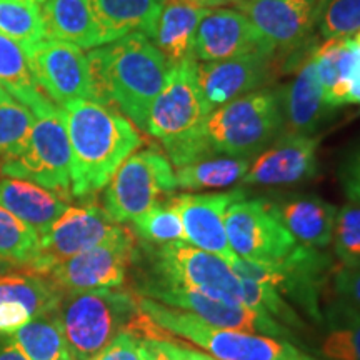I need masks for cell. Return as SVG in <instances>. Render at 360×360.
Returning a JSON list of instances; mask_svg holds the SVG:
<instances>
[{"mask_svg": "<svg viewBox=\"0 0 360 360\" xmlns=\"http://www.w3.org/2000/svg\"><path fill=\"white\" fill-rule=\"evenodd\" d=\"M105 187L103 210L115 224L132 222L177 191L175 170L159 148L129 155Z\"/></svg>", "mask_w": 360, "mask_h": 360, "instance_id": "9c48e42d", "label": "cell"}, {"mask_svg": "<svg viewBox=\"0 0 360 360\" xmlns=\"http://www.w3.org/2000/svg\"><path fill=\"white\" fill-rule=\"evenodd\" d=\"M7 337L29 360H62L70 357L64 328L56 310L39 315Z\"/></svg>", "mask_w": 360, "mask_h": 360, "instance_id": "1f68e13d", "label": "cell"}, {"mask_svg": "<svg viewBox=\"0 0 360 360\" xmlns=\"http://www.w3.org/2000/svg\"><path fill=\"white\" fill-rule=\"evenodd\" d=\"M0 84L25 105L34 117L47 114L53 109V102L45 94L34 77L29 56L15 40L0 32Z\"/></svg>", "mask_w": 360, "mask_h": 360, "instance_id": "83f0119b", "label": "cell"}, {"mask_svg": "<svg viewBox=\"0 0 360 360\" xmlns=\"http://www.w3.org/2000/svg\"><path fill=\"white\" fill-rule=\"evenodd\" d=\"M62 109L70 142L72 195L89 197L110 182L143 141L132 120L114 105L77 98Z\"/></svg>", "mask_w": 360, "mask_h": 360, "instance_id": "6da1fadb", "label": "cell"}, {"mask_svg": "<svg viewBox=\"0 0 360 360\" xmlns=\"http://www.w3.org/2000/svg\"><path fill=\"white\" fill-rule=\"evenodd\" d=\"M250 169L247 157L214 155L182 165L175 170V184L182 191L231 187L240 182Z\"/></svg>", "mask_w": 360, "mask_h": 360, "instance_id": "4dcf8cb0", "label": "cell"}, {"mask_svg": "<svg viewBox=\"0 0 360 360\" xmlns=\"http://www.w3.org/2000/svg\"><path fill=\"white\" fill-rule=\"evenodd\" d=\"M274 209L299 244L326 249L332 244L337 207L315 195H294L274 202Z\"/></svg>", "mask_w": 360, "mask_h": 360, "instance_id": "603a6c76", "label": "cell"}, {"mask_svg": "<svg viewBox=\"0 0 360 360\" xmlns=\"http://www.w3.org/2000/svg\"><path fill=\"white\" fill-rule=\"evenodd\" d=\"M139 295L154 299L170 307L187 310L215 327L233 328V330L277 337V339H294L289 328L270 317L267 312L250 309L242 304H227L199 294V292L157 285L152 282H148L142 289V294Z\"/></svg>", "mask_w": 360, "mask_h": 360, "instance_id": "5bb4252c", "label": "cell"}, {"mask_svg": "<svg viewBox=\"0 0 360 360\" xmlns=\"http://www.w3.org/2000/svg\"><path fill=\"white\" fill-rule=\"evenodd\" d=\"M238 2H242V0H217V6H220V4H233V6H237Z\"/></svg>", "mask_w": 360, "mask_h": 360, "instance_id": "7dc6e473", "label": "cell"}, {"mask_svg": "<svg viewBox=\"0 0 360 360\" xmlns=\"http://www.w3.org/2000/svg\"><path fill=\"white\" fill-rule=\"evenodd\" d=\"M278 67L276 56L250 53L219 62L197 64V79L210 110L254 90L264 89Z\"/></svg>", "mask_w": 360, "mask_h": 360, "instance_id": "d6986e66", "label": "cell"}, {"mask_svg": "<svg viewBox=\"0 0 360 360\" xmlns=\"http://www.w3.org/2000/svg\"><path fill=\"white\" fill-rule=\"evenodd\" d=\"M40 15L47 39L74 44L80 49L102 45L87 0H44Z\"/></svg>", "mask_w": 360, "mask_h": 360, "instance_id": "4316f807", "label": "cell"}, {"mask_svg": "<svg viewBox=\"0 0 360 360\" xmlns=\"http://www.w3.org/2000/svg\"><path fill=\"white\" fill-rule=\"evenodd\" d=\"M64 292L37 274L0 276V335L12 334L39 315L57 310Z\"/></svg>", "mask_w": 360, "mask_h": 360, "instance_id": "44dd1931", "label": "cell"}, {"mask_svg": "<svg viewBox=\"0 0 360 360\" xmlns=\"http://www.w3.org/2000/svg\"><path fill=\"white\" fill-rule=\"evenodd\" d=\"M352 39L355 40V42H360V30L355 35H352Z\"/></svg>", "mask_w": 360, "mask_h": 360, "instance_id": "681fc988", "label": "cell"}, {"mask_svg": "<svg viewBox=\"0 0 360 360\" xmlns=\"http://www.w3.org/2000/svg\"><path fill=\"white\" fill-rule=\"evenodd\" d=\"M245 191L215 193H180L170 195L182 219L186 242L197 249L217 255L231 265L237 255L229 245L224 217L233 202L245 199Z\"/></svg>", "mask_w": 360, "mask_h": 360, "instance_id": "e0dca14e", "label": "cell"}, {"mask_svg": "<svg viewBox=\"0 0 360 360\" xmlns=\"http://www.w3.org/2000/svg\"><path fill=\"white\" fill-rule=\"evenodd\" d=\"M141 312L165 334L219 360H319L287 339L215 327L195 314L137 295Z\"/></svg>", "mask_w": 360, "mask_h": 360, "instance_id": "277c9868", "label": "cell"}, {"mask_svg": "<svg viewBox=\"0 0 360 360\" xmlns=\"http://www.w3.org/2000/svg\"><path fill=\"white\" fill-rule=\"evenodd\" d=\"M11 97H12V96H11V94H8V92H7V90L2 87V84H0V102L7 101V98H11Z\"/></svg>", "mask_w": 360, "mask_h": 360, "instance_id": "f6af8a7d", "label": "cell"}, {"mask_svg": "<svg viewBox=\"0 0 360 360\" xmlns=\"http://www.w3.org/2000/svg\"><path fill=\"white\" fill-rule=\"evenodd\" d=\"M186 2H192L197 4V6H217V0H186Z\"/></svg>", "mask_w": 360, "mask_h": 360, "instance_id": "ee69618b", "label": "cell"}, {"mask_svg": "<svg viewBox=\"0 0 360 360\" xmlns=\"http://www.w3.org/2000/svg\"><path fill=\"white\" fill-rule=\"evenodd\" d=\"M355 45L352 37L326 40L314 53L317 77L322 85L328 110L344 107L345 80L354 64Z\"/></svg>", "mask_w": 360, "mask_h": 360, "instance_id": "f546056e", "label": "cell"}, {"mask_svg": "<svg viewBox=\"0 0 360 360\" xmlns=\"http://www.w3.org/2000/svg\"><path fill=\"white\" fill-rule=\"evenodd\" d=\"M8 267H11V264H7V262H4V260H0V276H2V274H7L8 270H11Z\"/></svg>", "mask_w": 360, "mask_h": 360, "instance_id": "bcb514c9", "label": "cell"}, {"mask_svg": "<svg viewBox=\"0 0 360 360\" xmlns=\"http://www.w3.org/2000/svg\"><path fill=\"white\" fill-rule=\"evenodd\" d=\"M238 277L269 282L282 297H289L317 326H322L323 314L321 295L334 274L335 265L321 249L297 244L285 259L274 265L250 262L237 257L231 264Z\"/></svg>", "mask_w": 360, "mask_h": 360, "instance_id": "ba28073f", "label": "cell"}, {"mask_svg": "<svg viewBox=\"0 0 360 360\" xmlns=\"http://www.w3.org/2000/svg\"><path fill=\"white\" fill-rule=\"evenodd\" d=\"M135 255V236L120 227L102 244L62 260L45 276L62 292L117 289L125 282Z\"/></svg>", "mask_w": 360, "mask_h": 360, "instance_id": "7c38bea8", "label": "cell"}, {"mask_svg": "<svg viewBox=\"0 0 360 360\" xmlns=\"http://www.w3.org/2000/svg\"><path fill=\"white\" fill-rule=\"evenodd\" d=\"M90 360H146L142 339L132 332H122Z\"/></svg>", "mask_w": 360, "mask_h": 360, "instance_id": "f35d334b", "label": "cell"}, {"mask_svg": "<svg viewBox=\"0 0 360 360\" xmlns=\"http://www.w3.org/2000/svg\"><path fill=\"white\" fill-rule=\"evenodd\" d=\"M94 101L114 105L146 132L169 64L147 35L134 32L87 53Z\"/></svg>", "mask_w": 360, "mask_h": 360, "instance_id": "7a4b0ae2", "label": "cell"}, {"mask_svg": "<svg viewBox=\"0 0 360 360\" xmlns=\"http://www.w3.org/2000/svg\"><path fill=\"white\" fill-rule=\"evenodd\" d=\"M27 56L35 80L53 103L64 107L77 98L94 101L87 56L77 45L44 39Z\"/></svg>", "mask_w": 360, "mask_h": 360, "instance_id": "9a60e30c", "label": "cell"}, {"mask_svg": "<svg viewBox=\"0 0 360 360\" xmlns=\"http://www.w3.org/2000/svg\"><path fill=\"white\" fill-rule=\"evenodd\" d=\"M132 224L137 236L152 244L164 245L170 242H186L182 219L170 197L150 207L147 212L134 219Z\"/></svg>", "mask_w": 360, "mask_h": 360, "instance_id": "e575fe53", "label": "cell"}, {"mask_svg": "<svg viewBox=\"0 0 360 360\" xmlns=\"http://www.w3.org/2000/svg\"><path fill=\"white\" fill-rule=\"evenodd\" d=\"M27 2H29V4H34V6H39V7H40V4H42L44 0H27Z\"/></svg>", "mask_w": 360, "mask_h": 360, "instance_id": "c3c4849f", "label": "cell"}, {"mask_svg": "<svg viewBox=\"0 0 360 360\" xmlns=\"http://www.w3.org/2000/svg\"><path fill=\"white\" fill-rule=\"evenodd\" d=\"M236 7L282 52L307 42L315 25L314 4L307 0H242Z\"/></svg>", "mask_w": 360, "mask_h": 360, "instance_id": "ffe728a7", "label": "cell"}, {"mask_svg": "<svg viewBox=\"0 0 360 360\" xmlns=\"http://www.w3.org/2000/svg\"><path fill=\"white\" fill-rule=\"evenodd\" d=\"M154 254L157 281L152 283L199 292L227 304H244L240 278L217 255L186 242L159 245Z\"/></svg>", "mask_w": 360, "mask_h": 360, "instance_id": "30bf717a", "label": "cell"}, {"mask_svg": "<svg viewBox=\"0 0 360 360\" xmlns=\"http://www.w3.org/2000/svg\"><path fill=\"white\" fill-rule=\"evenodd\" d=\"M327 2H328V0H317V2H315V6H314V17H315V22H317L319 15H321L322 8H323V6H326Z\"/></svg>", "mask_w": 360, "mask_h": 360, "instance_id": "7bdbcfd3", "label": "cell"}, {"mask_svg": "<svg viewBox=\"0 0 360 360\" xmlns=\"http://www.w3.org/2000/svg\"><path fill=\"white\" fill-rule=\"evenodd\" d=\"M62 360H72V357H65V359H62Z\"/></svg>", "mask_w": 360, "mask_h": 360, "instance_id": "816d5d0a", "label": "cell"}, {"mask_svg": "<svg viewBox=\"0 0 360 360\" xmlns=\"http://www.w3.org/2000/svg\"><path fill=\"white\" fill-rule=\"evenodd\" d=\"M315 25L326 40L352 37L360 30V0H328Z\"/></svg>", "mask_w": 360, "mask_h": 360, "instance_id": "74e56055", "label": "cell"}, {"mask_svg": "<svg viewBox=\"0 0 360 360\" xmlns=\"http://www.w3.org/2000/svg\"><path fill=\"white\" fill-rule=\"evenodd\" d=\"M326 335L321 355L326 360H360V310L335 297L322 310Z\"/></svg>", "mask_w": 360, "mask_h": 360, "instance_id": "f1b7e54d", "label": "cell"}, {"mask_svg": "<svg viewBox=\"0 0 360 360\" xmlns=\"http://www.w3.org/2000/svg\"><path fill=\"white\" fill-rule=\"evenodd\" d=\"M192 56L169 69L160 94L152 103L146 132L155 137L175 167L214 157L204 137V124L210 114Z\"/></svg>", "mask_w": 360, "mask_h": 360, "instance_id": "3957f363", "label": "cell"}, {"mask_svg": "<svg viewBox=\"0 0 360 360\" xmlns=\"http://www.w3.org/2000/svg\"><path fill=\"white\" fill-rule=\"evenodd\" d=\"M0 205L44 236L67 210V202L56 192L20 179L0 180Z\"/></svg>", "mask_w": 360, "mask_h": 360, "instance_id": "484cf974", "label": "cell"}, {"mask_svg": "<svg viewBox=\"0 0 360 360\" xmlns=\"http://www.w3.org/2000/svg\"><path fill=\"white\" fill-rule=\"evenodd\" d=\"M250 53L276 56L277 49L242 12L209 8L197 29L192 57L200 62H219Z\"/></svg>", "mask_w": 360, "mask_h": 360, "instance_id": "2e32d148", "label": "cell"}, {"mask_svg": "<svg viewBox=\"0 0 360 360\" xmlns=\"http://www.w3.org/2000/svg\"><path fill=\"white\" fill-rule=\"evenodd\" d=\"M0 32L15 40L27 53L47 39L40 7L27 0H0Z\"/></svg>", "mask_w": 360, "mask_h": 360, "instance_id": "836d02e7", "label": "cell"}, {"mask_svg": "<svg viewBox=\"0 0 360 360\" xmlns=\"http://www.w3.org/2000/svg\"><path fill=\"white\" fill-rule=\"evenodd\" d=\"M119 229L120 225L107 215L103 207H67L52 227L40 236V254L29 272L45 276L56 264L102 244Z\"/></svg>", "mask_w": 360, "mask_h": 360, "instance_id": "4fadbf2b", "label": "cell"}, {"mask_svg": "<svg viewBox=\"0 0 360 360\" xmlns=\"http://www.w3.org/2000/svg\"><path fill=\"white\" fill-rule=\"evenodd\" d=\"M0 172L49 188L64 200L72 197L70 142L62 107L35 117L24 146L0 162Z\"/></svg>", "mask_w": 360, "mask_h": 360, "instance_id": "52a82bcc", "label": "cell"}, {"mask_svg": "<svg viewBox=\"0 0 360 360\" xmlns=\"http://www.w3.org/2000/svg\"><path fill=\"white\" fill-rule=\"evenodd\" d=\"M314 53L302 62L295 79L277 90L285 134L310 135L330 112L323 101Z\"/></svg>", "mask_w": 360, "mask_h": 360, "instance_id": "7402d4cb", "label": "cell"}, {"mask_svg": "<svg viewBox=\"0 0 360 360\" xmlns=\"http://www.w3.org/2000/svg\"><path fill=\"white\" fill-rule=\"evenodd\" d=\"M72 360H90L122 332L137 335V295L117 289L65 292L57 307Z\"/></svg>", "mask_w": 360, "mask_h": 360, "instance_id": "5b68a950", "label": "cell"}, {"mask_svg": "<svg viewBox=\"0 0 360 360\" xmlns=\"http://www.w3.org/2000/svg\"><path fill=\"white\" fill-rule=\"evenodd\" d=\"M40 254V233L0 205V260L30 269Z\"/></svg>", "mask_w": 360, "mask_h": 360, "instance_id": "d6a6232c", "label": "cell"}, {"mask_svg": "<svg viewBox=\"0 0 360 360\" xmlns=\"http://www.w3.org/2000/svg\"><path fill=\"white\" fill-rule=\"evenodd\" d=\"M146 360H148V359H147V355H146Z\"/></svg>", "mask_w": 360, "mask_h": 360, "instance_id": "f5cc1de1", "label": "cell"}, {"mask_svg": "<svg viewBox=\"0 0 360 360\" xmlns=\"http://www.w3.org/2000/svg\"><path fill=\"white\" fill-rule=\"evenodd\" d=\"M330 282L335 297L360 310V267H335Z\"/></svg>", "mask_w": 360, "mask_h": 360, "instance_id": "ab89813d", "label": "cell"}, {"mask_svg": "<svg viewBox=\"0 0 360 360\" xmlns=\"http://www.w3.org/2000/svg\"><path fill=\"white\" fill-rule=\"evenodd\" d=\"M34 120L32 112L13 97L0 102V162L24 146Z\"/></svg>", "mask_w": 360, "mask_h": 360, "instance_id": "8d00e7d4", "label": "cell"}, {"mask_svg": "<svg viewBox=\"0 0 360 360\" xmlns=\"http://www.w3.org/2000/svg\"><path fill=\"white\" fill-rule=\"evenodd\" d=\"M307 2H310V4H314V6H315V2H317V0H307Z\"/></svg>", "mask_w": 360, "mask_h": 360, "instance_id": "f907efd6", "label": "cell"}, {"mask_svg": "<svg viewBox=\"0 0 360 360\" xmlns=\"http://www.w3.org/2000/svg\"><path fill=\"white\" fill-rule=\"evenodd\" d=\"M339 179L349 202L360 204V146L355 147L342 162Z\"/></svg>", "mask_w": 360, "mask_h": 360, "instance_id": "60d3db41", "label": "cell"}, {"mask_svg": "<svg viewBox=\"0 0 360 360\" xmlns=\"http://www.w3.org/2000/svg\"><path fill=\"white\" fill-rule=\"evenodd\" d=\"M101 44L141 32L152 39L164 0H87Z\"/></svg>", "mask_w": 360, "mask_h": 360, "instance_id": "cb8c5ba5", "label": "cell"}, {"mask_svg": "<svg viewBox=\"0 0 360 360\" xmlns=\"http://www.w3.org/2000/svg\"><path fill=\"white\" fill-rule=\"evenodd\" d=\"M142 347L148 360H186L187 344L175 337L142 339Z\"/></svg>", "mask_w": 360, "mask_h": 360, "instance_id": "b9f144b4", "label": "cell"}, {"mask_svg": "<svg viewBox=\"0 0 360 360\" xmlns=\"http://www.w3.org/2000/svg\"><path fill=\"white\" fill-rule=\"evenodd\" d=\"M224 224L233 254L250 262L274 265L299 244L278 219L274 202L265 199L233 202Z\"/></svg>", "mask_w": 360, "mask_h": 360, "instance_id": "8fae6325", "label": "cell"}, {"mask_svg": "<svg viewBox=\"0 0 360 360\" xmlns=\"http://www.w3.org/2000/svg\"><path fill=\"white\" fill-rule=\"evenodd\" d=\"M209 8L186 0H164L152 42L165 57L169 67L192 56L193 40L200 20Z\"/></svg>", "mask_w": 360, "mask_h": 360, "instance_id": "d4e9b609", "label": "cell"}, {"mask_svg": "<svg viewBox=\"0 0 360 360\" xmlns=\"http://www.w3.org/2000/svg\"><path fill=\"white\" fill-rule=\"evenodd\" d=\"M317 147L319 139L282 132L276 143L250 164L240 186L283 187L310 180L319 169Z\"/></svg>", "mask_w": 360, "mask_h": 360, "instance_id": "ac0fdd59", "label": "cell"}, {"mask_svg": "<svg viewBox=\"0 0 360 360\" xmlns=\"http://www.w3.org/2000/svg\"><path fill=\"white\" fill-rule=\"evenodd\" d=\"M332 242L342 267H360V204L349 202L337 210Z\"/></svg>", "mask_w": 360, "mask_h": 360, "instance_id": "d590c367", "label": "cell"}, {"mask_svg": "<svg viewBox=\"0 0 360 360\" xmlns=\"http://www.w3.org/2000/svg\"><path fill=\"white\" fill-rule=\"evenodd\" d=\"M282 129L278 92L264 87L210 112L204 124V137L212 155L250 159L265 150Z\"/></svg>", "mask_w": 360, "mask_h": 360, "instance_id": "8992f818", "label": "cell"}]
</instances>
